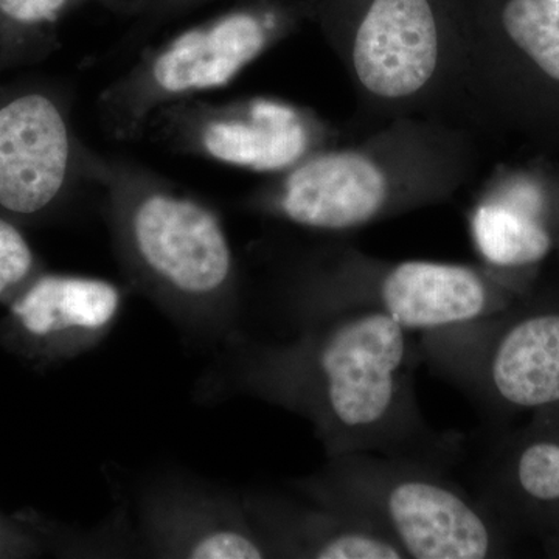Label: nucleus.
I'll use <instances>...</instances> for the list:
<instances>
[{
	"label": "nucleus",
	"instance_id": "16",
	"mask_svg": "<svg viewBox=\"0 0 559 559\" xmlns=\"http://www.w3.org/2000/svg\"><path fill=\"white\" fill-rule=\"evenodd\" d=\"M138 0H0V60L25 57L28 50L49 49L58 25L73 11L95 5L132 17Z\"/></svg>",
	"mask_w": 559,
	"mask_h": 559
},
{
	"label": "nucleus",
	"instance_id": "1",
	"mask_svg": "<svg viewBox=\"0 0 559 559\" xmlns=\"http://www.w3.org/2000/svg\"><path fill=\"white\" fill-rule=\"evenodd\" d=\"M409 330L377 311L296 326L285 341L229 342L227 384L311 423L326 457L382 454L450 469L465 440L437 432L419 409Z\"/></svg>",
	"mask_w": 559,
	"mask_h": 559
},
{
	"label": "nucleus",
	"instance_id": "15",
	"mask_svg": "<svg viewBox=\"0 0 559 559\" xmlns=\"http://www.w3.org/2000/svg\"><path fill=\"white\" fill-rule=\"evenodd\" d=\"M471 234L488 267L502 272L536 266L557 242L543 219L495 197L474 209Z\"/></svg>",
	"mask_w": 559,
	"mask_h": 559
},
{
	"label": "nucleus",
	"instance_id": "9",
	"mask_svg": "<svg viewBox=\"0 0 559 559\" xmlns=\"http://www.w3.org/2000/svg\"><path fill=\"white\" fill-rule=\"evenodd\" d=\"M72 108L69 94L39 87L0 97V209L36 216L86 186Z\"/></svg>",
	"mask_w": 559,
	"mask_h": 559
},
{
	"label": "nucleus",
	"instance_id": "5",
	"mask_svg": "<svg viewBox=\"0 0 559 559\" xmlns=\"http://www.w3.org/2000/svg\"><path fill=\"white\" fill-rule=\"evenodd\" d=\"M310 13L308 0H238L229 9L143 47L97 100L103 131L145 138L157 110L229 86Z\"/></svg>",
	"mask_w": 559,
	"mask_h": 559
},
{
	"label": "nucleus",
	"instance_id": "10",
	"mask_svg": "<svg viewBox=\"0 0 559 559\" xmlns=\"http://www.w3.org/2000/svg\"><path fill=\"white\" fill-rule=\"evenodd\" d=\"M469 489L514 539L559 558V406L514 430L495 429L471 463Z\"/></svg>",
	"mask_w": 559,
	"mask_h": 559
},
{
	"label": "nucleus",
	"instance_id": "2",
	"mask_svg": "<svg viewBox=\"0 0 559 559\" xmlns=\"http://www.w3.org/2000/svg\"><path fill=\"white\" fill-rule=\"evenodd\" d=\"M87 183L128 282L190 334L241 336L245 299L237 253L207 201L128 157L86 146Z\"/></svg>",
	"mask_w": 559,
	"mask_h": 559
},
{
	"label": "nucleus",
	"instance_id": "11",
	"mask_svg": "<svg viewBox=\"0 0 559 559\" xmlns=\"http://www.w3.org/2000/svg\"><path fill=\"white\" fill-rule=\"evenodd\" d=\"M447 55L430 0H370L349 40L348 61L371 100L407 105L432 87Z\"/></svg>",
	"mask_w": 559,
	"mask_h": 559
},
{
	"label": "nucleus",
	"instance_id": "20",
	"mask_svg": "<svg viewBox=\"0 0 559 559\" xmlns=\"http://www.w3.org/2000/svg\"><path fill=\"white\" fill-rule=\"evenodd\" d=\"M558 241H559V237H558ZM558 241H557V242H558Z\"/></svg>",
	"mask_w": 559,
	"mask_h": 559
},
{
	"label": "nucleus",
	"instance_id": "6",
	"mask_svg": "<svg viewBox=\"0 0 559 559\" xmlns=\"http://www.w3.org/2000/svg\"><path fill=\"white\" fill-rule=\"evenodd\" d=\"M419 353L485 414L559 406V294L525 293L506 310L423 334Z\"/></svg>",
	"mask_w": 559,
	"mask_h": 559
},
{
	"label": "nucleus",
	"instance_id": "7",
	"mask_svg": "<svg viewBox=\"0 0 559 559\" xmlns=\"http://www.w3.org/2000/svg\"><path fill=\"white\" fill-rule=\"evenodd\" d=\"M384 139L358 148H322L246 198L250 212L301 229L347 231L443 197L450 186L411 180Z\"/></svg>",
	"mask_w": 559,
	"mask_h": 559
},
{
	"label": "nucleus",
	"instance_id": "13",
	"mask_svg": "<svg viewBox=\"0 0 559 559\" xmlns=\"http://www.w3.org/2000/svg\"><path fill=\"white\" fill-rule=\"evenodd\" d=\"M272 558L404 559L396 544L347 514L271 491L241 492Z\"/></svg>",
	"mask_w": 559,
	"mask_h": 559
},
{
	"label": "nucleus",
	"instance_id": "19",
	"mask_svg": "<svg viewBox=\"0 0 559 559\" xmlns=\"http://www.w3.org/2000/svg\"><path fill=\"white\" fill-rule=\"evenodd\" d=\"M212 2L213 0H138L131 17L132 27L127 36V46L134 49L159 31L162 25Z\"/></svg>",
	"mask_w": 559,
	"mask_h": 559
},
{
	"label": "nucleus",
	"instance_id": "8",
	"mask_svg": "<svg viewBox=\"0 0 559 559\" xmlns=\"http://www.w3.org/2000/svg\"><path fill=\"white\" fill-rule=\"evenodd\" d=\"M148 132L171 153L272 175L325 148L326 140L311 110L274 97L175 103L151 117Z\"/></svg>",
	"mask_w": 559,
	"mask_h": 559
},
{
	"label": "nucleus",
	"instance_id": "3",
	"mask_svg": "<svg viewBox=\"0 0 559 559\" xmlns=\"http://www.w3.org/2000/svg\"><path fill=\"white\" fill-rule=\"evenodd\" d=\"M293 487L385 536L406 558H507L518 543L448 468L425 460L336 455Z\"/></svg>",
	"mask_w": 559,
	"mask_h": 559
},
{
	"label": "nucleus",
	"instance_id": "18",
	"mask_svg": "<svg viewBox=\"0 0 559 559\" xmlns=\"http://www.w3.org/2000/svg\"><path fill=\"white\" fill-rule=\"evenodd\" d=\"M35 270V253L22 231L0 218V296L16 288Z\"/></svg>",
	"mask_w": 559,
	"mask_h": 559
},
{
	"label": "nucleus",
	"instance_id": "12",
	"mask_svg": "<svg viewBox=\"0 0 559 559\" xmlns=\"http://www.w3.org/2000/svg\"><path fill=\"white\" fill-rule=\"evenodd\" d=\"M140 521L151 550L164 557L272 558L237 492L159 481L143 496Z\"/></svg>",
	"mask_w": 559,
	"mask_h": 559
},
{
	"label": "nucleus",
	"instance_id": "4",
	"mask_svg": "<svg viewBox=\"0 0 559 559\" xmlns=\"http://www.w3.org/2000/svg\"><path fill=\"white\" fill-rule=\"evenodd\" d=\"M503 274L469 264L320 250L283 275L278 301L294 329L341 312L377 311L425 334L487 318L528 293Z\"/></svg>",
	"mask_w": 559,
	"mask_h": 559
},
{
	"label": "nucleus",
	"instance_id": "14",
	"mask_svg": "<svg viewBox=\"0 0 559 559\" xmlns=\"http://www.w3.org/2000/svg\"><path fill=\"white\" fill-rule=\"evenodd\" d=\"M123 293L105 278L46 274L33 280L11 316L33 340L50 342L66 355L91 352L112 330Z\"/></svg>",
	"mask_w": 559,
	"mask_h": 559
},
{
	"label": "nucleus",
	"instance_id": "17",
	"mask_svg": "<svg viewBox=\"0 0 559 559\" xmlns=\"http://www.w3.org/2000/svg\"><path fill=\"white\" fill-rule=\"evenodd\" d=\"M498 22L511 49L559 84V0H500Z\"/></svg>",
	"mask_w": 559,
	"mask_h": 559
}]
</instances>
